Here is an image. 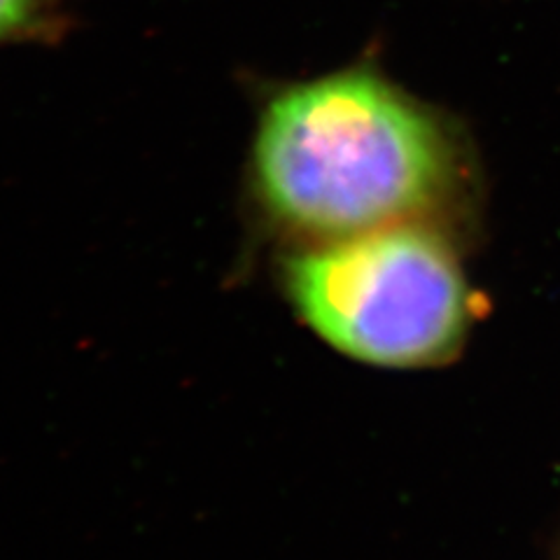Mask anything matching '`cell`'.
I'll return each instance as SVG.
<instances>
[{
	"mask_svg": "<svg viewBox=\"0 0 560 560\" xmlns=\"http://www.w3.org/2000/svg\"><path fill=\"white\" fill-rule=\"evenodd\" d=\"M285 285L315 335L388 370L448 362L471 318L460 259L428 222L320 241L290 259Z\"/></svg>",
	"mask_w": 560,
	"mask_h": 560,
	"instance_id": "2",
	"label": "cell"
},
{
	"mask_svg": "<svg viewBox=\"0 0 560 560\" xmlns=\"http://www.w3.org/2000/svg\"><path fill=\"white\" fill-rule=\"evenodd\" d=\"M558 560H560V558H558Z\"/></svg>",
	"mask_w": 560,
	"mask_h": 560,
	"instance_id": "4",
	"label": "cell"
},
{
	"mask_svg": "<svg viewBox=\"0 0 560 560\" xmlns=\"http://www.w3.org/2000/svg\"><path fill=\"white\" fill-rule=\"evenodd\" d=\"M47 0H0V40L20 38L40 24Z\"/></svg>",
	"mask_w": 560,
	"mask_h": 560,
	"instance_id": "3",
	"label": "cell"
},
{
	"mask_svg": "<svg viewBox=\"0 0 560 560\" xmlns=\"http://www.w3.org/2000/svg\"><path fill=\"white\" fill-rule=\"evenodd\" d=\"M460 168L444 119L364 68L278 92L255 140L267 210L318 241L428 222L453 197Z\"/></svg>",
	"mask_w": 560,
	"mask_h": 560,
	"instance_id": "1",
	"label": "cell"
}]
</instances>
